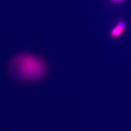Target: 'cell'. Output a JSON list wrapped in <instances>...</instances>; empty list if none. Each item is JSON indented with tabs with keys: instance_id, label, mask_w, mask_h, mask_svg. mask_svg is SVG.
Segmentation results:
<instances>
[{
	"instance_id": "obj_1",
	"label": "cell",
	"mask_w": 131,
	"mask_h": 131,
	"mask_svg": "<svg viewBox=\"0 0 131 131\" xmlns=\"http://www.w3.org/2000/svg\"><path fill=\"white\" fill-rule=\"evenodd\" d=\"M10 66L13 74L26 81H36L42 78L47 71L46 64L42 59L28 53L15 56Z\"/></svg>"
},
{
	"instance_id": "obj_2",
	"label": "cell",
	"mask_w": 131,
	"mask_h": 131,
	"mask_svg": "<svg viewBox=\"0 0 131 131\" xmlns=\"http://www.w3.org/2000/svg\"><path fill=\"white\" fill-rule=\"evenodd\" d=\"M126 24L124 21H118L116 25L110 32V36L113 39H116L121 36L126 30Z\"/></svg>"
},
{
	"instance_id": "obj_3",
	"label": "cell",
	"mask_w": 131,
	"mask_h": 131,
	"mask_svg": "<svg viewBox=\"0 0 131 131\" xmlns=\"http://www.w3.org/2000/svg\"><path fill=\"white\" fill-rule=\"evenodd\" d=\"M111 1L115 3H116V2H122V1H124L125 0H111Z\"/></svg>"
}]
</instances>
